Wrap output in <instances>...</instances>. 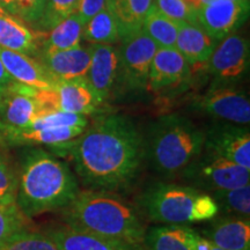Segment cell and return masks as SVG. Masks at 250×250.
<instances>
[{
	"label": "cell",
	"mask_w": 250,
	"mask_h": 250,
	"mask_svg": "<svg viewBox=\"0 0 250 250\" xmlns=\"http://www.w3.org/2000/svg\"><path fill=\"white\" fill-rule=\"evenodd\" d=\"M180 23L166 18L153 6L144 21L142 30L160 49H175Z\"/></svg>",
	"instance_id": "cell-26"
},
{
	"label": "cell",
	"mask_w": 250,
	"mask_h": 250,
	"mask_svg": "<svg viewBox=\"0 0 250 250\" xmlns=\"http://www.w3.org/2000/svg\"><path fill=\"white\" fill-rule=\"evenodd\" d=\"M154 8L175 22L196 23L197 9L186 0H154Z\"/></svg>",
	"instance_id": "cell-31"
},
{
	"label": "cell",
	"mask_w": 250,
	"mask_h": 250,
	"mask_svg": "<svg viewBox=\"0 0 250 250\" xmlns=\"http://www.w3.org/2000/svg\"><path fill=\"white\" fill-rule=\"evenodd\" d=\"M136 203L142 217L156 225L188 226L205 223L219 214L218 206L208 193L164 181L148 184Z\"/></svg>",
	"instance_id": "cell-5"
},
{
	"label": "cell",
	"mask_w": 250,
	"mask_h": 250,
	"mask_svg": "<svg viewBox=\"0 0 250 250\" xmlns=\"http://www.w3.org/2000/svg\"><path fill=\"white\" fill-rule=\"evenodd\" d=\"M0 59L9 77L19 83L36 89H52L57 83L40 59L4 48H0Z\"/></svg>",
	"instance_id": "cell-16"
},
{
	"label": "cell",
	"mask_w": 250,
	"mask_h": 250,
	"mask_svg": "<svg viewBox=\"0 0 250 250\" xmlns=\"http://www.w3.org/2000/svg\"><path fill=\"white\" fill-rule=\"evenodd\" d=\"M35 95L45 112L57 110L90 116L99 114L105 104L86 78L57 81L52 89H36Z\"/></svg>",
	"instance_id": "cell-9"
},
{
	"label": "cell",
	"mask_w": 250,
	"mask_h": 250,
	"mask_svg": "<svg viewBox=\"0 0 250 250\" xmlns=\"http://www.w3.org/2000/svg\"><path fill=\"white\" fill-rule=\"evenodd\" d=\"M108 0H79L77 14L81 22L85 24L107 6Z\"/></svg>",
	"instance_id": "cell-34"
},
{
	"label": "cell",
	"mask_w": 250,
	"mask_h": 250,
	"mask_svg": "<svg viewBox=\"0 0 250 250\" xmlns=\"http://www.w3.org/2000/svg\"><path fill=\"white\" fill-rule=\"evenodd\" d=\"M199 235L224 250H250V220L236 215H215Z\"/></svg>",
	"instance_id": "cell-15"
},
{
	"label": "cell",
	"mask_w": 250,
	"mask_h": 250,
	"mask_svg": "<svg viewBox=\"0 0 250 250\" xmlns=\"http://www.w3.org/2000/svg\"><path fill=\"white\" fill-rule=\"evenodd\" d=\"M35 90L17 81L0 90V130L22 129L44 114Z\"/></svg>",
	"instance_id": "cell-13"
},
{
	"label": "cell",
	"mask_w": 250,
	"mask_h": 250,
	"mask_svg": "<svg viewBox=\"0 0 250 250\" xmlns=\"http://www.w3.org/2000/svg\"><path fill=\"white\" fill-rule=\"evenodd\" d=\"M80 191L76 175L65 161L43 148L22 155L15 204L27 218L64 210Z\"/></svg>",
	"instance_id": "cell-2"
},
{
	"label": "cell",
	"mask_w": 250,
	"mask_h": 250,
	"mask_svg": "<svg viewBox=\"0 0 250 250\" xmlns=\"http://www.w3.org/2000/svg\"><path fill=\"white\" fill-rule=\"evenodd\" d=\"M0 250H59L44 233L27 229L17 234L0 247Z\"/></svg>",
	"instance_id": "cell-30"
},
{
	"label": "cell",
	"mask_w": 250,
	"mask_h": 250,
	"mask_svg": "<svg viewBox=\"0 0 250 250\" xmlns=\"http://www.w3.org/2000/svg\"><path fill=\"white\" fill-rule=\"evenodd\" d=\"M107 5L116 19L121 40H123L142 30L154 0H108Z\"/></svg>",
	"instance_id": "cell-23"
},
{
	"label": "cell",
	"mask_w": 250,
	"mask_h": 250,
	"mask_svg": "<svg viewBox=\"0 0 250 250\" xmlns=\"http://www.w3.org/2000/svg\"><path fill=\"white\" fill-rule=\"evenodd\" d=\"M0 6H1L8 14L17 18V5H15V0H0Z\"/></svg>",
	"instance_id": "cell-37"
},
{
	"label": "cell",
	"mask_w": 250,
	"mask_h": 250,
	"mask_svg": "<svg viewBox=\"0 0 250 250\" xmlns=\"http://www.w3.org/2000/svg\"><path fill=\"white\" fill-rule=\"evenodd\" d=\"M186 1L189 2V4L193 6L196 9H198V8L203 7V6H205V5L210 4V2H212V1H214V0H186Z\"/></svg>",
	"instance_id": "cell-38"
},
{
	"label": "cell",
	"mask_w": 250,
	"mask_h": 250,
	"mask_svg": "<svg viewBox=\"0 0 250 250\" xmlns=\"http://www.w3.org/2000/svg\"><path fill=\"white\" fill-rule=\"evenodd\" d=\"M67 226L105 239L143 246L146 226L136 206L115 192L80 190L62 210Z\"/></svg>",
	"instance_id": "cell-3"
},
{
	"label": "cell",
	"mask_w": 250,
	"mask_h": 250,
	"mask_svg": "<svg viewBox=\"0 0 250 250\" xmlns=\"http://www.w3.org/2000/svg\"><path fill=\"white\" fill-rule=\"evenodd\" d=\"M13 15L0 17V48L21 52L28 56L35 55L40 46V36Z\"/></svg>",
	"instance_id": "cell-22"
},
{
	"label": "cell",
	"mask_w": 250,
	"mask_h": 250,
	"mask_svg": "<svg viewBox=\"0 0 250 250\" xmlns=\"http://www.w3.org/2000/svg\"><path fill=\"white\" fill-rule=\"evenodd\" d=\"M44 234L59 250H144L143 246L105 239L67 225L48 228Z\"/></svg>",
	"instance_id": "cell-18"
},
{
	"label": "cell",
	"mask_w": 250,
	"mask_h": 250,
	"mask_svg": "<svg viewBox=\"0 0 250 250\" xmlns=\"http://www.w3.org/2000/svg\"><path fill=\"white\" fill-rule=\"evenodd\" d=\"M204 132L203 151L250 169L249 125L215 121Z\"/></svg>",
	"instance_id": "cell-10"
},
{
	"label": "cell",
	"mask_w": 250,
	"mask_h": 250,
	"mask_svg": "<svg viewBox=\"0 0 250 250\" xmlns=\"http://www.w3.org/2000/svg\"><path fill=\"white\" fill-rule=\"evenodd\" d=\"M218 43L197 23L181 22L175 49L191 66L208 62Z\"/></svg>",
	"instance_id": "cell-20"
},
{
	"label": "cell",
	"mask_w": 250,
	"mask_h": 250,
	"mask_svg": "<svg viewBox=\"0 0 250 250\" xmlns=\"http://www.w3.org/2000/svg\"><path fill=\"white\" fill-rule=\"evenodd\" d=\"M190 108L214 121L240 125L250 123L249 96L236 83L213 81L204 94L192 100Z\"/></svg>",
	"instance_id": "cell-7"
},
{
	"label": "cell",
	"mask_w": 250,
	"mask_h": 250,
	"mask_svg": "<svg viewBox=\"0 0 250 250\" xmlns=\"http://www.w3.org/2000/svg\"><path fill=\"white\" fill-rule=\"evenodd\" d=\"M249 0H214L197 9L196 23L218 42L235 31L248 20Z\"/></svg>",
	"instance_id": "cell-12"
},
{
	"label": "cell",
	"mask_w": 250,
	"mask_h": 250,
	"mask_svg": "<svg viewBox=\"0 0 250 250\" xmlns=\"http://www.w3.org/2000/svg\"><path fill=\"white\" fill-rule=\"evenodd\" d=\"M83 23L77 13L62 20V22L44 33V41L42 43V52L64 51L77 48L83 41Z\"/></svg>",
	"instance_id": "cell-24"
},
{
	"label": "cell",
	"mask_w": 250,
	"mask_h": 250,
	"mask_svg": "<svg viewBox=\"0 0 250 250\" xmlns=\"http://www.w3.org/2000/svg\"><path fill=\"white\" fill-rule=\"evenodd\" d=\"M78 5L79 0H46L42 19L36 28L42 33H46L70 15L77 13Z\"/></svg>",
	"instance_id": "cell-29"
},
{
	"label": "cell",
	"mask_w": 250,
	"mask_h": 250,
	"mask_svg": "<svg viewBox=\"0 0 250 250\" xmlns=\"http://www.w3.org/2000/svg\"><path fill=\"white\" fill-rule=\"evenodd\" d=\"M193 247H195V250H224L206 240L205 237L199 235L197 232L193 235Z\"/></svg>",
	"instance_id": "cell-35"
},
{
	"label": "cell",
	"mask_w": 250,
	"mask_h": 250,
	"mask_svg": "<svg viewBox=\"0 0 250 250\" xmlns=\"http://www.w3.org/2000/svg\"><path fill=\"white\" fill-rule=\"evenodd\" d=\"M190 65L176 49L156 50L151 62L148 78L149 90L171 88L190 77Z\"/></svg>",
	"instance_id": "cell-17"
},
{
	"label": "cell",
	"mask_w": 250,
	"mask_h": 250,
	"mask_svg": "<svg viewBox=\"0 0 250 250\" xmlns=\"http://www.w3.org/2000/svg\"><path fill=\"white\" fill-rule=\"evenodd\" d=\"M208 71L214 81L237 83L249 71V40L237 34H232L218 43L208 58Z\"/></svg>",
	"instance_id": "cell-11"
},
{
	"label": "cell",
	"mask_w": 250,
	"mask_h": 250,
	"mask_svg": "<svg viewBox=\"0 0 250 250\" xmlns=\"http://www.w3.org/2000/svg\"><path fill=\"white\" fill-rule=\"evenodd\" d=\"M117 87L130 92L148 89L151 62L158 46L143 30L121 40Z\"/></svg>",
	"instance_id": "cell-8"
},
{
	"label": "cell",
	"mask_w": 250,
	"mask_h": 250,
	"mask_svg": "<svg viewBox=\"0 0 250 250\" xmlns=\"http://www.w3.org/2000/svg\"><path fill=\"white\" fill-rule=\"evenodd\" d=\"M83 40L90 45H116L121 42L116 19L108 5L83 24Z\"/></svg>",
	"instance_id": "cell-25"
},
{
	"label": "cell",
	"mask_w": 250,
	"mask_h": 250,
	"mask_svg": "<svg viewBox=\"0 0 250 250\" xmlns=\"http://www.w3.org/2000/svg\"><path fill=\"white\" fill-rule=\"evenodd\" d=\"M68 156L81 184L89 190L120 193L139 177L145 160L144 136L125 115H102L77 137L52 149Z\"/></svg>",
	"instance_id": "cell-1"
},
{
	"label": "cell",
	"mask_w": 250,
	"mask_h": 250,
	"mask_svg": "<svg viewBox=\"0 0 250 250\" xmlns=\"http://www.w3.org/2000/svg\"><path fill=\"white\" fill-rule=\"evenodd\" d=\"M29 229V218H27L18 205L0 204V247L17 234Z\"/></svg>",
	"instance_id": "cell-28"
},
{
	"label": "cell",
	"mask_w": 250,
	"mask_h": 250,
	"mask_svg": "<svg viewBox=\"0 0 250 250\" xmlns=\"http://www.w3.org/2000/svg\"><path fill=\"white\" fill-rule=\"evenodd\" d=\"M18 190V173L0 151V204L15 203Z\"/></svg>",
	"instance_id": "cell-32"
},
{
	"label": "cell",
	"mask_w": 250,
	"mask_h": 250,
	"mask_svg": "<svg viewBox=\"0 0 250 250\" xmlns=\"http://www.w3.org/2000/svg\"><path fill=\"white\" fill-rule=\"evenodd\" d=\"M15 5L17 18L36 27L42 19L46 0H15Z\"/></svg>",
	"instance_id": "cell-33"
},
{
	"label": "cell",
	"mask_w": 250,
	"mask_h": 250,
	"mask_svg": "<svg viewBox=\"0 0 250 250\" xmlns=\"http://www.w3.org/2000/svg\"><path fill=\"white\" fill-rule=\"evenodd\" d=\"M196 230L189 226L155 225L146 228L144 250H195L193 235Z\"/></svg>",
	"instance_id": "cell-21"
},
{
	"label": "cell",
	"mask_w": 250,
	"mask_h": 250,
	"mask_svg": "<svg viewBox=\"0 0 250 250\" xmlns=\"http://www.w3.org/2000/svg\"><path fill=\"white\" fill-rule=\"evenodd\" d=\"M92 45L64 50L56 52H42L40 62L57 81L86 78L88 73Z\"/></svg>",
	"instance_id": "cell-19"
},
{
	"label": "cell",
	"mask_w": 250,
	"mask_h": 250,
	"mask_svg": "<svg viewBox=\"0 0 250 250\" xmlns=\"http://www.w3.org/2000/svg\"><path fill=\"white\" fill-rule=\"evenodd\" d=\"M13 81L14 80L12 79L11 77H9L7 71H6L4 65H2L1 59H0V90L6 88V87H7L8 85H11Z\"/></svg>",
	"instance_id": "cell-36"
},
{
	"label": "cell",
	"mask_w": 250,
	"mask_h": 250,
	"mask_svg": "<svg viewBox=\"0 0 250 250\" xmlns=\"http://www.w3.org/2000/svg\"><path fill=\"white\" fill-rule=\"evenodd\" d=\"M181 177L190 186L210 195L217 190L233 189L250 184V169L203 151Z\"/></svg>",
	"instance_id": "cell-6"
},
{
	"label": "cell",
	"mask_w": 250,
	"mask_h": 250,
	"mask_svg": "<svg viewBox=\"0 0 250 250\" xmlns=\"http://www.w3.org/2000/svg\"><path fill=\"white\" fill-rule=\"evenodd\" d=\"M205 132L180 114L156 118L144 137L145 160L165 180L181 176L204 149Z\"/></svg>",
	"instance_id": "cell-4"
},
{
	"label": "cell",
	"mask_w": 250,
	"mask_h": 250,
	"mask_svg": "<svg viewBox=\"0 0 250 250\" xmlns=\"http://www.w3.org/2000/svg\"><path fill=\"white\" fill-rule=\"evenodd\" d=\"M120 49L116 45H92V59L86 79L104 103L116 93Z\"/></svg>",
	"instance_id": "cell-14"
},
{
	"label": "cell",
	"mask_w": 250,
	"mask_h": 250,
	"mask_svg": "<svg viewBox=\"0 0 250 250\" xmlns=\"http://www.w3.org/2000/svg\"><path fill=\"white\" fill-rule=\"evenodd\" d=\"M4 15H8V13L5 11L4 8L1 7V6H0V17H4ZM9 15H11V14H9Z\"/></svg>",
	"instance_id": "cell-39"
},
{
	"label": "cell",
	"mask_w": 250,
	"mask_h": 250,
	"mask_svg": "<svg viewBox=\"0 0 250 250\" xmlns=\"http://www.w3.org/2000/svg\"><path fill=\"white\" fill-rule=\"evenodd\" d=\"M218 206L219 213L236 217H250V184L233 188V189L217 190L210 193Z\"/></svg>",
	"instance_id": "cell-27"
}]
</instances>
